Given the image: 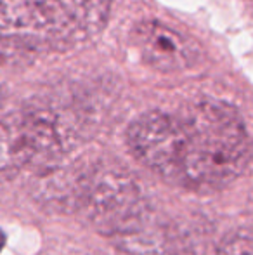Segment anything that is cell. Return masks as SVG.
<instances>
[{
  "mask_svg": "<svg viewBox=\"0 0 253 255\" xmlns=\"http://www.w3.org/2000/svg\"><path fill=\"white\" fill-rule=\"evenodd\" d=\"M70 14L85 35H94L102 30L109 14L111 0H56Z\"/></svg>",
  "mask_w": 253,
  "mask_h": 255,
  "instance_id": "6",
  "label": "cell"
},
{
  "mask_svg": "<svg viewBox=\"0 0 253 255\" xmlns=\"http://www.w3.org/2000/svg\"><path fill=\"white\" fill-rule=\"evenodd\" d=\"M61 149L58 125L45 111H26L0 122V177L24 167H49Z\"/></svg>",
  "mask_w": 253,
  "mask_h": 255,
  "instance_id": "3",
  "label": "cell"
},
{
  "mask_svg": "<svg viewBox=\"0 0 253 255\" xmlns=\"http://www.w3.org/2000/svg\"><path fill=\"white\" fill-rule=\"evenodd\" d=\"M134 156L165 181L189 189L231 182L248 161V137L236 110L201 101L182 113L148 111L127 132Z\"/></svg>",
  "mask_w": 253,
  "mask_h": 255,
  "instance_id": "1",
  "label": "cell"
},
{
  "mask_svg": "<svg viewBox=\"0 0 253 255\" xmlns=\"http://www.w3.org/2000/svg\"><path fill=\"white\" fill-rule=\"evenodd\" d=\"M217 255H253V236L236 235L226 240L217 250Z\"/></svg>",
  "mask_w": 253,
  "mask_h": 255,
  "instance_id": "7",
  "label": "cell"
},
{
  "mask_svg": "<svg viewBox=\"0 0 253 255\" xmlns=\"http://www.w3.org/2000/svg\"><path fill=\"white\" fill-rule=\"evenodd\" d=\"M78 203L97 228L113 235H127L141 219L139 188L120 170H95L82 184Z\"/></svg>",
  "mask_w": 253,
  "mask_h": 255,
  "instance_id": "4",
  "label": "cell"
},
{
  "mask_svg": "<svg viewBox=\"0 0 253 255\" xmlns=\"http://www.w3.org/2000/svg\"><path fill=\"white\" fill-rule=\"evenodd\" d=\"M3 245H5V235H3V231L0 229V252L3 250Z\"/></svg>",
  "mask_w": 253,
  "mask_h": 255,
  "instance_id": "8",
  "label": "cell"
},
{
  "mask_svg": "<svg viewBox=\"0 0 253 255\" xmlns=\"http://www.w3.org/2000/svg\"><path fill=\"white\" fill-rule=\"evenodd\" d=\"M134 44L142 59L160 71H177L192 63L194 51L177 31L158 21H144L134 31Z\"/></svg>",
  "mask_w": 253,
  "mask_h": 255,
  "instance_id": "5",
  "label": "cell"
},
{
  "mask_svg": "<svg viewBox=\"0 0 253 255\" xmlns=\"http://www.w3.org/2000/svg\"><path fill=\"white\" fill-rule=\"evenodd\" d=\"M85 35L56 0H0V40L30 49H66Z\"/></svg>",
  "mask_w": 253,
  "mask_h": 255,
  "instance_id": "2",
  "label": "cell"
}]
</instances>
